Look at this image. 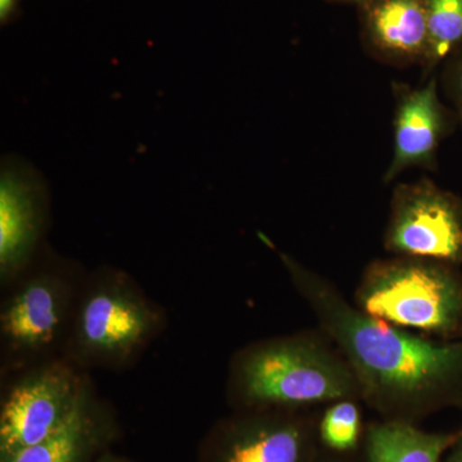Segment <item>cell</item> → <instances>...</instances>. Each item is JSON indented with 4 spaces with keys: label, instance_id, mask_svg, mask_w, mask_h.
Segmentation results:
<instances>
[{
    "label": "cell",
    "instance_id": "11",
    "mask_svg": "<svg viewBox=\"0 0 462 462\" xmlns=\"http://www.w3.org/2000/svg\"><path fill=\"white\" fill-rule=\"evenodd\" d=\"M458 437L421 430L416 422L379 419L365 427L364 462H440Z\"/></svg>",
    "mask_w": 462,
    "mask_h": 462
},
{
    "label": "cell",
    "instance_id": "8",
    "mask_svg": "<svg viewBox=\"0 0 462 462\" xmlns=\"http://www.w3.org/2000/svg\"><path fill=\"white\" fill-rule=\"evenodd\" d=\"M71 276L63 264H44L21 282L0 312V333L9 351L39 355L66 330L71 314Z\"/></svg>",
    "mask_w": 462,
    "mask_h": 462
},
{
    "label": "cell",
    "instance_id": "5",
    "mask_svg": "<svg viewBox=\"0 0 462 462\" xmlns=\"http://www.w3.org/2000/svg\"><path fill=\"white\" fill-rule=\"evenodd\" d=\"M89 388V380L71 360L50 361L18 379L0 409V462L60 430Z\"/></svg>",
    "mask_w": 462,
    "mask_h": 462
},
{
    "label": "cell",
    "instance_id": "15",
    "mask_svg": "<svg viewBox=\"0 0 462 462\" xmlns=\"http://www.w3.org/2000/svg\"><path fill=\"white\" fill-rule=\"evenodd\" d=\"M428 35L431 51L445 57L462 41V0H428Z\"/></svg>",
    "mask_w": 462,
    "mask_h": 462
},
{
    "label": "cell",
    "instance_id": "13",
    "mask_svg": "<svg viewBox=\"0 0 462 462\" xmlns=\"http://www.w3.org/2000/svg\"><path fill=\"white\" fill-rule=\"evenodd\" d=\"M372 23L380 44L388 50L415 53L430 42L427 7L419 0H384Z\"/></svg>",
    "mask_w": 462,
    "mask_h": 462
},
{
    "label": "cell",
    "instance_id": "9",
    "mask_svg": "<svg viewBox=\"0 0 462 462\" xmlns=\"http://www.w3.org/2000/svg\"><path fill=\"white\" fill-rule=\"evenodd\" d=\"M385 245L398 256L462 263V208L448 194L422 185L401 191Z\"/></svg>",
    "mask_w": 462,
    "mask_h": 462
},
{
    "label": "cell",
    "instance_id": "14",
    "mask_svg": "<svg viewBox=\"0 0 462 462\" xmlns=\"http://www.w3.org/2000/svg\"><path fill=\"white\" fill-rule=\"evenodd\" d=\"M360 400H340L319 413L318 440L321 448L340 455L361 454L365 427Z\"/></svg>",
    "mask_w": 462,
    "mask_h": 462
},
{
    "label": "cell",
    "instance_id": "3",
    "mask_svg": "<svg viewBox=\"0 0 462 462\" xmlns=\"http://www.w3.org/2000/svg\"><path fill=\"white\" fill-rule=\"evenodd\" d=\"M352 302L401 329L462 339V276L454 264L406 256L376 261L365 270Z\"/></svg>",
    "mask_w": 462,
    "mask_h": 462
},
{
    "label": "cell",
    "instance_id": "6",
    "mask_svg": "<svg viewBox=\"0 0 462 462\" xmlns=\"http://www.w3.org/2000/svg\"><path fill=\"white\" fill-rule=\"evenodd\" d=\"M318 415L311 410H236L216 422L199 462H312Z\"/></svg>",
    "mask_w": 462,
    "mask_h": 462
},
{
    "label": "cell",
    "instance_id": "20",
    "mask_svg": "<svg viewBox=\"0 0 462 462\" xmlns=\"http://www.w3.org/2000/svg\"><path fill=\"white\" fill-rule=\"evenodd\" d=\"M460 89L462 91V75H461V78H460Z\"/></svg>",
    "mask_w": 462,
    "mask_h": 462
},
{
    "label": "cell",
    "instance_id": "18",
    "mask_svg": "<svg viewBox=\"0 0 462 462\" xmlns=\"http://www.w3.org/2000/svg\"><path fill=\"white\" fill-rule=\"evenodd\" d=\"M446 462H462V427L458 430V437L454 446L449 448Z\"/></svg>",
    "mask_w": 462,
    "mask_h": 462
},
{
    "label": "cell",
    "instance_id": "10",
    "mask_svg": "<svg viewBox=\"0 0 462 462\" xmlns=\"http://www.w3.org/2000/svg\"><path fill=\"white\" fill-rule=\"evenodd\" d=\"M117 434L112 415L91 387L69 420L9 462H91Z\"/></svg>",
    "mask_w": 462,
    "mask_h": 462
},
{
    "label": "cell",
    "instance_id": "2",
    "mask_svg": "<svg viewBox=\"0 0 462 462\" xmlns=\"http://www.w3.org/2000/svg\"><path fill=\"white\" fill-rule=\"evenodd\" d=\"M227 401L236 410H312L360 400L345 356L318 327L243 346L230 360Z\"/></svg>",
    "mask_w": 462,
    "mask_h": 462
},
{
    "label": "cell",
    "instance_id": "1",
    "mask_svg": "<svg viewBox=\"0 0 462 462\" xmlns=\"http://www.w3.org/2000/svg\"><path fill=\"white\" fill-rule=\"evenodd\" d=\"M294 291L351 366L379 419L419 424L462 409V339L431 340L364 314L338 287L281 254Z\"/></svg>",
    "mask_w": 462,
    "mask_h": 462
},
{
    "label": "cell",
    "instance_id": "19",
    "mask_svg": "<svg viewBox=\"0 0 462 462\" xmlns=\"http://www.w3.org/2000/svg\"><path fill=\"white\" fill-rule=\"evenodd\" d=\"M96 462H132L126 460V458L118 457V456H115L112 454H102L97 458Z\"/></svg>",
    "mask_w": 462,
    "mask_h": 462
},
{
    "label": "cell",
    "instance_id": "12",
    "mask_svg": "<svg viewBox=\"0 0 462 462\" xmlns=\"http://www.w3.org/2000/svg\"><path fill=\"white\" fill-rule=\"evenodd\" d=\"M440 114L434 83L404 99L396 121V151L389 173L428 160L440 132Z\"/></svg>",
    "mask_w": 462,
    "mask_h": 462
},
{
    "label": "cell",
    "instance_id": "17",
    "mask_svg": "<svg viewBox=\"0 0 462 462\" xmlns=\"http://www.w3.org/2000/svg\"><path fill=\"white\" fill-rule=\"evenodd\" d=\"M312 462H364L361 454L358 455H340L327 451L324 448H319L318 455Z\"/></svg>",
    "mask_w": 462,
    "mask_h": 462
},
{
    "label": "cell",
    "instance_id": "4",
    "mask_svg": "<svg viewBox=\"0 0 462 462\" xmlns=\"http://www.w3.org/2000/svg\"><path fill=\"white\" fill-rule=\"evenodd\" d=\"M162 316L124 273L91 278L72 316L69 358L76 365L126 363L160 331Z\"/></svg>",
    "mask_w": 462,
    "mask_h": 462
},
{
    "label": "cell",
    "instance_id": "7",
    "mask_svg": "<svg viewBox=\"0 0 462 462\" xmlns=\"http://www.w3.org/2000/svg\"><path fill=\"white\" fill-rule=\"evenodd\" d=\"M51 191L32 162L7 154L0 162V279L21 275L41 248L50 220Z\"/></svg>",
    "mask_w": 462,
    "mask_h": 462
},
{
    "label": "cell",
    "instance_id": "16",
    "mask_svg": "<svg viewBox=\"0 0 462 462\" xmlns=\"http://www.w3.org/2000/svg\"><path fill=\"white\" fill-rule=\"evenodd\" d=\"M21 2L23 0H0V23L2 26L8 25L12 21L16 20Z\"/></svg>",
    "mask_w": 462,
    "mask_h": 462
}]
</instances>
